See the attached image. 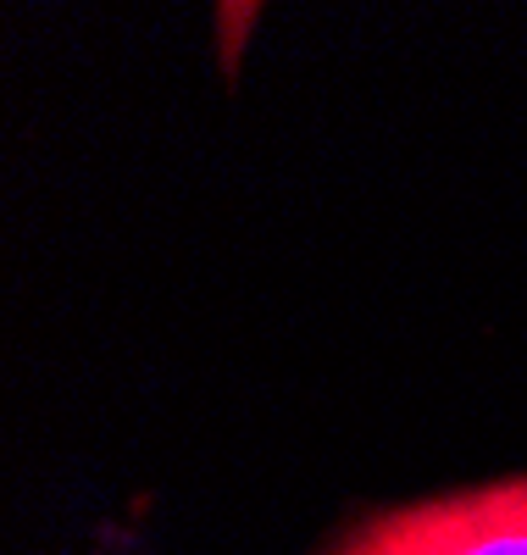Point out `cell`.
Instances as JSON below:
<instances>
[{"instance_id":"1","label":"cell","mask_w":527,"mask_h":555,"mask_svg":"<svg viewBox=\"0 0 527 555\" xmlns=\"http://www.w3.org/2000/svg\"><path fill=\"white\" fill-rule=\"evenodd\" d=\"M327 555H527V473L372 512Z\"/></svg>"}]
</instances>
